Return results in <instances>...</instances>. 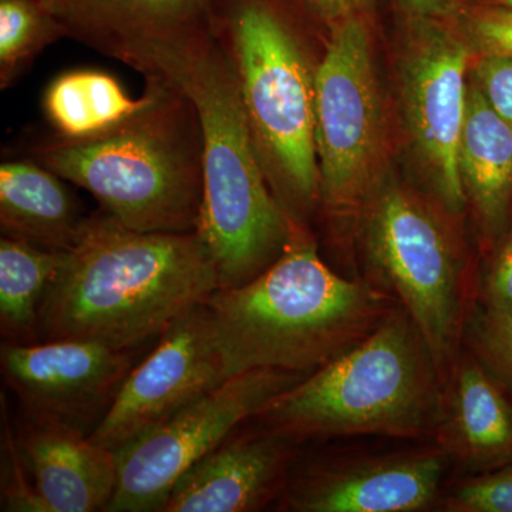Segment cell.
<instances>
[{"mask_svg":"<svg viewBox=\"0 0 512 512\" xmlns=\"http://www.w3.org/2000/svg\"><path fill=\"white\" fill-rule=\"evenodd\" d=\"M220 289L197 232H141L103 210L90 215L47 288L37 335L138 349Z\"/></svg>","mask_w":512,"mask_h":512,"instance_id":"cell-1","label":"cell"},{"mask_svg":"<svg viewBox=\"0 0 512 512\" xmlns=\"http://www.w3.org/2000/svg\"><path fill=\"white\" fill-rule=\"evenodd\" d=\"M390 296L348 281L295 225L278 261L208 301L228 377L254 369L311 373L359 345L392 311Z\"/></svg>","mask_w":512,"mask_h":512,"instance_id":"cell-2","label":"cell"},{"mask_svg":"<svg viewBox=\"0 0 512 512\" xmlns=\"http://www.w3.org/2000/svg\"><path fill=\"white\" fill-rule=\"evenodd\" d=\"M157 80L180 90L197 113L204 191L195 232L214 259L220 289L239 288L281 258L295 224L266 178L215 30L171 57Z\"/></svg>","mask_w":512,"mask_h":512,"instance_id":"cell-3","label":"cell"},{"mask_svg":"<svg viewBox=\"0 0 512 512\" xmlns=\"http://www.w3.org/2000/svg\"><path fill=\"white\" fill-rule=\"evenodd\" d=\"M443 377L402 306L365 340L276 397L254 419L293 441L439 429Z\"/></svg>","mask_w":512,"mask_h":512,"instance_id":"cell-4","label":"cell"},{"mask_svg":"<svg viewBox=\"0 0 512 512\" xmlns=\"http://www.w3.org/2000/svg\"><path fill=\"white\" fill-rule=\"evenodd\" d=\"M156 96L126 126L37 148L36 160L84 188L101 210L141 232H192L202 207V136L194 106L164 80H147Z\"/></svg>","mask_w":512,"mask_h":512,"instance_id":"cell-5","label":"cell"},{"mask_svg":"<svg viewBox=\"0 0 512 512\" xmlns=\"http://www.w3.org/2000/svg\"><path fill=\"white\" fill-rule=\"evenodd\" d=\"M215 33L227 50L256 150L293 224L320 202L315 141L316 69L272 0H227Z\"/></svg>","mask_w":512,"mask_h":512,"instance_id":"cell-6","label":"cell"},{"mask_svg":"<svg viewBox=\"0 0 512 512\" xmlns=\"http://www.w3.org/2000/svg\"><path fill=\"white\" fill-rule=\"evenodd\" d=\"M363 208V247L380 292L416 323L441 377L457 365L460 265L436 212L392 175L379 178Z\"/></svg>","mask_w":512,"mask_h":512,"instance_id":"cell-7","label":"cell"},{"mask_svg":"<svg viewBox=\"0 0 512 512\" xmlns=\"http://www.w3.org/2000/svg\"><path fill=\"white\" fill-rule=\"evenodd\" d=\"M316 69L320 202L333 215L365 204L383 175L386 123L366 16L329 28Z\"/></svg>","mask_w":512,"mask_h":512,"instance_id":"cell-8","label":"cell"},{"mask_svg":"<svg viewBox=\"0 0 512 512\" xmlns=\"http://www.w3.org/2000/svg\"><path fill=\"white\" fill-rule=\"evenodd\" d=\"M306 376L281 369L239 373L116 451V493L107 512H160L181 476Z\"/></svg>","mask_w":512,"mask_h":512,"instance_id":"cell-9","label":"cell"},{"mask_svg":"<svg viewBox=\"0 0 512 512\" xmlns=\"http://www.w3.org/2000/svg\"><path fill=\"white\" fill-rule=\"evenodd\" d=\"M473 59L447 18L407 19L399 59L404 130L431 190L451 215L468 207L458 154Z\"/></svg>","mask_w":512,"mask_h":512,"instance_id":"cell-10","label":"cell"},{"mask_svg":"<svg viewBox=\"0 0 512 512\" xmlns=\"http://www.w3.org/2000/svg\"><path fill=\"white\" fill-rule=\"evenodd\" d=\"M0 363L23 416L90 437L138 362L137 349L47 340L30 345L3 342Z\"/></svg>","mask_w":512,"mask_h":512,"instance_id":"cell-11","label":"cell"},{"mask_svg":"<svg viewBox=\"0 0 512 512\" xmlns=\"http://www.w3.org/2000/svg\"><path fill=\"white\" fill-rule=\"evenodd\" d=\"M227 379L210 312L202 303L163 333L156 349L128 373L90 440L116 453Z\"/></svg>","mask_w":512,"mask_h":512,"instance_id":"cell-12","label":"cell"},{"mask_svg":"<svg viewBox=\"0 0 512 512\" xmlns=\"http://www.w3.org/2000/svg\"><path fill=\"white\" fill-rule=\"evenodd\" d=\"M64 36L156 79L170 57L214 32L221 0H39Z\"/></svg>","mask_w":512,"mask_h":512,"instance_id":"cell-13","label":"cell"},{"mask_svg":"<svg viewBox=\"0 0 512 512\" xmlns=\"http://www.w3.org/2000/svg\"><path fill=\"white\" fill-rule=\"evenodd\" d=\"M444 448L312 470L286 491L298 512H412L429 507L447 473Z\"/></svg>","mask_w":512,"mask_h":512,"instance_id":"cell-14","label":"cell"},{"mask_svg":"<svg viewBox=\"0 0 512 512\" xmlns=\"http://www.w3.org/2000/svg\"><path fill=\"white\" fill-rule=\"evenodd\" d=\"M295 443L264 427L232 431L180 477L160 512L261 510L281 490Z\"/></svg>","mask_w":512,"mask_h":512,"instance_id":"cell-15","label":"cell"},{"mask_svg":"<svg viewBox=\"0 0 512 512\" xmlns=\"http://www.w3.org/2000/svg\"><path fill=\"white\" fill-rule=\"evenodd\" d=\"M16 437L46 512L107 511L117 485L113 451L77 431L26 416Z\"/></svg>","mask_w":512,"mask_h":512,"instance_id":"cell-16","label":"cell"},{"mask_svg":"<svg viewBox=\"0 0 512 512\" xmlns=\"http://www.w3.org/2000/svg\"><path fill=\"white\" fill-rule=\"evenodd\" d=\"M439 430L444 450L467 473L512 464V396L470 352L454 367Z\"/></svg>","mask_w":512,"mask_h":512,"instance_id":"cell-17","label":"cell"},{"mask_svg":"<svg viewBox=\"0 0 512 512\" xmlns=\"http://www.w3.org/2000/svg\"><path fill=\"white\" fill-rule=\"evenodd\" d=\"M66 183L37 160L0 165L2 237L47 251H72L89 217Z\"/></svg>","mask_w":512,"mask_h":512,"instance_id":"cell-18","label":"cell"},{"mask_svg":"<svg viewBox=\"0 0 512 512\" xmlns=\"http://www.w3.org/2000/svg\"><path fill=\"white\" fill-rule=\"evenodd\" d=\"M458 163L467 204L491 248L512 215V127L488 106L470 77Z\"/></svg>","mask_w":512,"mask_h":512,"instance_id":"cell-19","label":"cell"},{"mask_svg":"<svg viewBox=\"0 0 512 512\" xmlns=\"http://www.w3.org/2000/svg\"><path fill=\"white\" fill-rule=\"evenodd\" d=\"M156 87L140 99L128 96L113 74L73 69L56 76L43 93L42 109L57 140L79 143L113 133L150 106Z\"/></svg>","mask_w":512,"mask_h":512,"instance_id":"cell-20","label":"cell"},{"mask_svg":"<svg viewBox=\"0 0 512 512\" xmlns=\"http://www.w3.org/2000/svg\"><path fill=\"white\" fill-rule=\"evenodd\" d=\"M66 252L0 239V329L5 342H39V311L47 288L62 268Z\"/></svg>","mask_w":512,"mask_h":512,"instance_id":"cell-21","label":"cell"},{"mask_svg":"<svg viewBox=\"0 0 512 512\" xmlns=\"http://www.w3.org/2000/svg\"><path fill=\"white\" fill-rule=\"evenodd\" d=\"M64 36L39 0H0V84L6 89L46 46Z\"/></svg>","mask_w":512,"mask_h":512,"instance_id":"cell-22","label":"cell"},{"mask_svg":"<svg viewBox=\"0 0 512 512\" xmlns=\"http://www.w3.org/2000/svg\"><path fill=\"white\" fill-rule=\"evenodd\" d=\"M471 355L512 396V313L477 306L466 325Z\"/></svg>","mask_w":512,"mask_h":512,"instance_id":"cell-23","label":"cell"},{"mask_svg":"<svg viewBox=\"0 0 512 512\" xmlns=\"http://www.w3.org/2000/svg\"><path fill=\"white\" fill-rule=\"evenodd\" d=\"M474 56L485 53L512 55V9L495 3L466 0L448 15Z\"/></svg>","mask_w":512,"mask_h":512,"instance_id":"cell-24","label":"cell"},{"mask_svg":"<svg viewBox=\"0 0 512 512\" xmlns=\"http://www.w3.org/2000/svg\"><path fill=\"white\" fill-rule=\"evenodd\" d=\"M448 511L512 512V464L477 474L447 497Z\"/></svg>","mask_w":512,"mask_h":512,"instance_id":"cell-25","label":"cell"},{"mask_svg":"<svg viewBox=\"0 0 512 512\" xmlns=\"http://www.w3.org/2000/svg\"><path fill=\"white\" fill-rule=\"evenodd\" d=\"M470 79L488 106L512 127V55L485 53L474 56Z\"/></svg>","mask_w":512,"mask_h":512,"instance_id":"cell-26","label":"cell"},{"mask_svg":"<svg viewBox=\"0 0 512 512\" xmlns=\"http://www.w3.org/2000/svg\"><path fill=\"white\" fill-rule=\"evenodd\" d=\"M490 249L480 282L481 305L491 311L512 313V215Z\"/></svg>","mask_w":512,"mask_h":512,"instance_id":"cell-27","label":"cell"},{"mask_svg":"<svg viewBox=\"0 0 512 512\" xmlns=\"http://www.w3.org/2000/svg\"><path fill=\"white\" fill-rule=\"evenodd\" d=\"M5 453L2 478V510L46 512L45 504L37 495L33 484H29L28 471L20 454L18 441L13 439L10 427L6 426Z\"/></svg>","mask_w":512,"mask_h":512,"instance_id":"cell-28","label":"cell"},{"mask_svg":"<svg viewBox=\"0 0 512 512\" xmlns=\"http://www.w3.org/2000/svg\"><path fill=\"white\" fill-rule=\"evenodd\" d=\"M303 8L322 22L326 28H332L343 20L366 16L373 0H299Z\"/></svg>","mask_w":512,"mask_h":512,"instance_id":"cell-29","label":"cell"},{"mask_svg":"<svg viewBox=\"0 0 512 512\" xmlns=\"http://www.w3.org/2000/svg\"><path fill=\"white\" fill-rule=\"evenodd\" d=\"M463 0H397L407 19L446 18Z\"/></svg>","mask_w":512,"mask_h":512,"instance_id":"cell-30","label":"cell"},{"mask_svg":"<svg viewBox=\"0 0 512 512\" xmlns=\"http://www.w3.org/2000/svg\"><path fill=\"white\" fill-rule=\"evenodd\" d=\"M463 2H466V0H463ZM480 2L495 3V5L507 6V8L512 9V0H480Z\"/></svg>","mask_w":512,"mask_h":512,"instance_id":"cell-31","label":"cell"}]
</instances>
